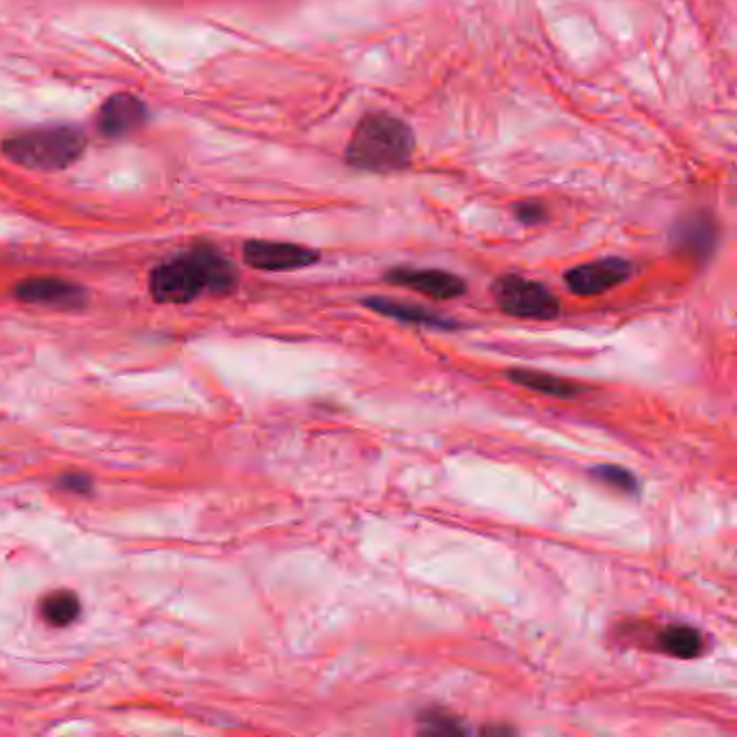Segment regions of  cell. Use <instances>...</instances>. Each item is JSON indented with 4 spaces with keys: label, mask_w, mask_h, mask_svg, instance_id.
Segmentation results:
<instances>
[{
    "label": "cell",
    "mask_w": 737,
    "mask_h": 737,
    "mask_svg": "<svg viewBox=\"0 0 737 737\" xmlns=\"http://www.w3.org/2000/svg\"><path fill=\"white\" fill-rule=\"evenodd\" d=\"M239 273L234 264L215 246H195L149 273V292L158 303L182 305L202 292L228 294L237 288Z\"/></svg>",
    "instance_id": "obj_1"
},
{
    "label": "cell",
    "mask_w": 737,
    "mask_h": 737,
    "mask_svg": "<svg viewBox=\"0 0 737 737\" xmlns=\"http://www.w3.org/2000/svg\"><path fill=\"white\" fill-rule=\"evenodd\" d=\"M415 132L409 123L387 111L364 116L345 149V162L364 173H396L411 165Z\"/></svg>",
    "instance_id": "obj_2"
},
{
    "label": "cell",
    "mask_w": 737,
    "mask_h": 737,
    "mask_svg": "<svg viewBox=\"0 0 737 737\" xmlns=\"http://www.w3.org/2000/svg\"><path fill=\"white\" fill-rule=\"evenodd\" d=\"M87 147V138L78 128L46 125L17 132L2 141V154L26 169L61 171L74 165Z\"/></svg>",
    "instance_id": "obj_3"
},
{
    "label": "cell",
    "mask_w": 737,
    "mask_h": 737,
    "mask_svg": "<svg viewBox=\"0 0 737 737\" xmlns=\"http://www.w3.org/2000/svg\"><path fill=\"white\" fill-rule=\"evenodd\" d=\"M493 301L506 316L525 321H552L560 314L558 297L543 283L521 275H502L493 281Z\"/></svg>",
    "instance_id": "obj_4"
},
{
    "label": "cell",
    "mask_w": 737,
    "mask_h": 737,
    "mask_svg": "<svg viewBox=\"0 0 737 737\" xmlns=\"http://www.w3.org/2000/svg\"><path fill=\"white\" fill-rule=\"evenodd\" d=\"M633 275V264L625 257H602L578 264L565 273V283L578 297H597L625 283Z\"/></svg>",
    "instance_id": "obj_5"
},
{
    "label": "cell",
    "mask_w": 737,
    "mask_h": 737,
    "mask_svg": "<svg viewBox=\"0 0 737 737\" xmlns=\"http://www.w3.org/2000/svg\"><path fill=\"white\" fill-rule=\"evenodd\" d=\"M383 279L391 286L409 288L413 292L426 294L435 301H450L468 292L463 277L442 270V268H415V266H394L387 268Z\"/></svg>",
    "instance_id": "obj_6"
},
{
    "label": "cell",
    "mask_w": 737,
    "mask_h": 737,
    "mask_svg": "<svg viewBox=\"0 0 737 737\" xmlns=\"http://www.w3.org/2000/svg\"><path fill=\"white\" fill-rule=\"evenodd\" d=\"M246 266L266 273L299 270L318 264L321 253L312 246L297 243H277V241H249L243 246Z\"/></svg>",
    "instance_id": "obj_7"
},
{
    "label": "cell",
    "mask_w": 737,
    "mask_h": 737,
    "mask_svg": "<svg viewBox=\"0 0 737 737\" xmlns=\"http://www.w3.org/2000/svg\"><path fill=\"white\" fill-rule=\"evenodd\" d=\"M15 299L33 305H48L57 310H74L87 303V292L59 277H31L13 288Z\"/></svg>",
    "instance_id": "obj_8"
},
{
    "label": "cell",
    "mask_w": 737,
    "mask_h": 737,
    "mask_svg": "<svg viewBox=\"0 0 737 737\" xmlns=\"http://www.w3.org/2000/svg\"><path fill=\"white\" fill-rule=\"evenodd\" d=\"M673 243L684 255L703 262L718 243V226L708 213L684 215L673 230Z\"/></svg>",
    "instance_id": "obj_9"
},
{
    "label": "cell",
    "mask_w": 737,
    "mask_h": 737,
    "mask_svg": "<svg viewBox=\"0 0 737 737\" xmlns=\"http://www.w3.org/2000/svg\"><path fill=\"white\" fill-rule=\"evenodd\" d=\"M145 122H147V107L130 94L111 96L98 113V130L102 136H109V138L125 136Z\"/></svg>",
    "instance_id": "obj_10"
},
{
    "label": "cell",
    "mask_w": 737,
    "mask_h": 737,
    "mask_svg": "<svg viewBox=\"0 0 737 737\" xmlns=\"http://www.w3.org/2000/svg\"><path fill=\"white\" fill-rule=\"evenodd\" d=\"M362 303L380 316L409 323V325H420V327H431V329H457L459 327L455 321L444 318L433 310L404 303V301H396L389 297H366Z\"/></svg>",
    "instance_id": "obj_11"
},
{
    "label": "cell",
    "mask_w": 737,
    "mask_h": 737,
    "mask_svg": "<svg viewBox=\"0 0 737 737\" xmlns=\"http://www.w3.org/2000/svg\"><path fill=\"white\" fill-rule=\"evenodd\" d=\"M508 380L534 389L539 394L552 396V398H576L582 394V385L569 378H560L556 374H547L541 370L515 368L508 370Z\"/></svg>",
    "instance_id": "obj_12"
},
{
    "label": "cell",
    "mask_w": 737,
    "mask_h": 737,
    "mask_svg": "<svg viewBox=\"0 0 737 737\" xmlns=\"http://www.w3.org/2000/svg\"><path fill=\"white\" fill-rule=\"evenodd\" d=\"M655 642L662 653L677 660H694L705 649L703 633L690 625H668L657 633Z\"/></svg>",
    "instance_id": "obj_13"
},
{
    "label": "cell",
    "mask_w": 737,
    "mask_h": 737,
    "mask_svg": "<svg viewBox=\"0 0 737 737\" xmlns=\"http://www.w3.org/2000/svg\"><path fill=\"white\" fill-rule=\"evenodd\" d=\"M39 615L52 627H68L81 616V600L72 591H55L41 600Z\"/></svg>",
    "instance_id": "obj_14"
},
{
    "label": "cell",
    "mask_w": 737,
    "mask_h": 737,
    "mask_svg": "<svg viewBox=\"0 0 737 737\" xmlns=\"http://www.w3.org/2000/svg\"><path fill=\"white\" fill-rule=\"evenodd\" d=\"M591 474L595 476V481H600L602 485L611 487V490H616L620 493H636L638 492V481L636 476L620 468V466H613V463H604V466H597L591 470Z\"/></svg>",
    "instance_id": "obj_15"
},
{
    "label": "cell",
    "mask_w": 737,
    "mask_h": 737,
    "mask_svg": "<svg viewBox=\"0 0 737 737\" xmlns=\"http://www.w3.org/2000/svg\"><path fill=\"white\" fill-rule=\"evenodd\" d=\"M422 734H468L463 723L444 710H431L420 716Z\"/></svg>",
    "instance_id": "obj_16"
},
{
    "label": "cell",
    "mask_w": 737,
    "mask_h": 737,
    "mask_svg": "<svg viewBox=\"0 0 737 737\" xmlns=\"http://www.w3.org/2000/svg\"><path fill=\"white\" fill-rule=\"evenodd\" d=\"M512 215L521 226L534 228L547 221V206L539 200H523L512 206Z\"/></svg>",
    "instance_id": "obj_17"
},
{
    "label": "cell",
    "mask_w": 737,
    "mask_h": 737,
    "mask_svg": "<svg viewBox=\"0 0 737 737\" xmlns=\"http://www.w3.org/2000/svg\"><path fill=\"white\" fill-rule=\"evenodd\" d=\"M59 487L65 490V492L76 493V495H87V493H92V490H94V481L87 474L72 472V474H63L59 479Z\"/></svg>",
    "instance_id": "obj_18"
}]
</instances>
